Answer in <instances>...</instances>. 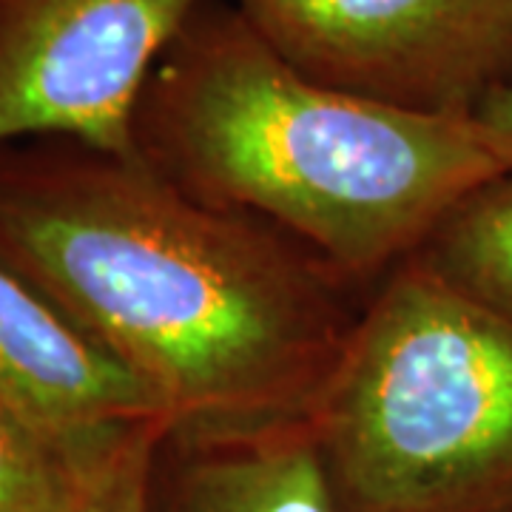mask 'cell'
Masks as SVG:
<instances>
[{"label":"cell","mask_w":512,"mask_h":512,"mask_svg":"<svg viewBox=\"0 0 512 512\" xmlns=\"http://www.w3.org/2000/svg\"><path fill=\"white\" fill-rule=\"evenodd\" d=\"M0 402L72 444H92L143 421L160 402L80 328L0 265Z\"/></svg>","instance_id":"obj_6"},{"label":"cell","mask_w":512,"mask_h":512,"mask_svg":"<svg viewBox=\"0 0 512 512\" xmlns=\"http://www.w3.org/2000/svg\"><path fill=\"white\" fill-rule=\"evenodd\" d=\"M146 512H342L308 421L231 436L165 430Z\"/></svg>","instance_id":"obj_7"},{"label":"cell","mask_w":512,"mask_h":512,"mask_svg":"<svg viewBox=\"0 0 512 512\" xmlns=\"http://www.w3.org/2000/svg\"><path fill=\"white\" fill-rule=\"evenodd\" d=\"M308 424L342 512H512V319L404 259Z\"/></svg>","instance_id":"obj_3"},{"label":"cell","mask_w":512,"mask_h":512,"mask_svg":"<svg viewBox=\"0 0 512 512\" xmlns=\"http://www.w3.org/2000/svg\"><path fill=\"white\" fill-rule=\"evenodd\" d=\"M114 436L72 444L0 402V512H66L86 461Z\"/></svg>","instance_id":"obj_9"},{"label":"cell","mask_w":512,"mask_h":512,"mask_svg":"<svg viewBox=\"0 0 512 512\" xmlns=\"http://www.w3.org/2000/svg\"><path fill=\"white\" fill-rule=\"evenodd\" d=\"M293 69L336 92L473 120L512 83V0H231Z\"/></svg>","instance_id":"obj_4"},{"label":"cell","mask_w":512,"mask_h":512,"mask_svg":"<svg viewBox=\"0 0 512 512\" xmlns=\"http://www.w3.org/2000/svg\"><path fill=\"white\" fill-rule=\"evenodd\" d=\"M131 146L180 191L274 225L362 293L504 171L476 120L322 86L231 0H202L157 57Z\"/></svg>","instance_id":"obj_2"},{"label":"cell","mask_w":512,"mask_h":512,"mask_svg":"<svg viewBox=\"0 0 512 512\" xmlns=\"http://www.w3.org/2000/svg\"><path fill=\"white\" fill-rule=\"evenodd\" d=\"M0 265L197 439L311 419L367 296L274 225L69 137L0 148Z\"/></svg>","instance_id":"obj_1"},{"label":"cell","mask_w":512,"mask_h":512,"mask_svg":"<svg viewBox=\"0 0 512 512\" xmlns=\"http://www.w3.org/2000/svg\"><path fill=\"white\" fill-rule=\"evenodd\" d=\"M165 430V421H143L106 441L86 461L66 512H146L151 464Z\"/></svg>","instance_id":"obj_10"},{"label":"cell","mask_w":512,"mask_h":512,"mask_svg":"<svg viewBox=\"0 0 512 512\" xmlns=\"http://www.w3.org/2000/svg\"><path fill=\"white\" fill-rule=\"evenodd\" d=\"M473 120L498 165L504 171H512V83L495 92Z\"/></svg>","instance_id":"obj_11"},{"label":"cell","mask_w":512,"mask_h":512,"mask_svg":"<svg viewBox=\"0 0 512 512\" xmlns=\"http://www.w3.org/2000/svg\"><path fill=\"white\" fill-rule=\"evenodd\" d=\"M202 0H0V148L69 137L134 154L157 57Z\"/></svg>","instance_id":"obj_5"},{"label":"cell","mask_w":512,"mask_h":512,"mask_svg":"<svg viewBox=\"0 0 512 512\" xmlns=\"http://www.w3.org/2000/svg\"><path fill=\"white\" fill-rule=\"evenodd\" d=\"M413 256L450 288L512 319V171L458 200Z\"/></svg>","instance_id":"obj_8"}]
</instances>
